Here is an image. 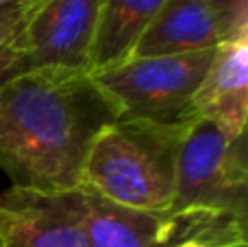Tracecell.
<instances>
[{
	"mask_svg": "<svg viewBox=\"0 0 248 247\" xmlns=\"http://www.w3.org/2000/svg\"><path fill=\"white\" fill-rule=\"evenodd\" d=\"M220 42L222 29L207 0H166L131 57L187 55L216 48Z\"/></svg>",
	"mask_w": 248,
	"mask_h": 247,
	"instance_id": "obj_9",
	"label": "cell"
},
{
	"mask_svg": "<svg viewBox=\"0 0 248 247\" xmlns=\"http://www.w3.org/2000/svg\"><path fill=\"white\" fill-rule=\"evenodd\" d=\"M196 116L229 136L246 134L248 123V35L220 42L194 99Z\"/></svg>",
	"mask_w": 248,
	"mask_h": 247,
	"instance_id": "obj_8",
	"label": "cell"
},
{
	"mask_svg": "<svg viewBox=\"0 0 248 247\" xmlns=\"http://www.w3.org/2000/svg\"><path fill=\"white\" fill-rule=\"evenodd\" d=\"M96 18L98 0H42L26 26L13 77L39 68L87 70Z\"/></svg>",
	"mask_w": 248,
	"mask_h": 247,
	"instance_id": "obj_7",
	"label": "cell"
},
{
	"mask_svg": "<svg viewBox=\"0 0 248 247\" xmlns=\"http://www.w3.org/2000/svg\"><path fill=\"white\" fill-rule=\"evenodd\" d=\"M92 247H246L248 217L205 208L135 210L78 186Z\"/></svg>",
	"mask_w": 248,
	"mask_h": 247,
	"instance_id": "obj_3",
	"label": "cell"
},
{
	"mask_svg": "<svg viewBox=\"0 0 248 247\" xmlns=\"http://www.w3.org/2000/svg\"><path fill=\"white\" fill-rule=\"evenodd\" d=\"M192 125L118 118L96 136L83 166L81 186L126 208H170L174 201L176 160Z\"/></svg>",
	"mask_w": 248,
	"mask_h": 247,
	"instance_id": "obj_2",
	"label": "cell"
},
{
	"mask_svg": "<svg viewBox=\"0 0 248 247\" xmlns=\"http://www.w3.org/2000/svg\"><path fill=\"white\" fill-rule=\"evenodd\" d=\"M122 118L94 74L39 68L0 83V171L39 193L81 186L96 136Z\"/></svg>",
	"mask_w": 248,
	"mask_h": 247,
	"instance_id": "obj_1",
	"label": "cell"
},
{
	"mask_svg": "<svg viewBox=\"0 0 248 247\" xmlns=\"http://www.w3.org/2000/svg\"><path fill=\"white\" fill-rule=\"evenodd\" d=\"M222 29V42L248 35V0H207Z\"/></svg>",
	"mask_w": 248,
	"mask_h": 247,
	"instance_id": "obj_12",
	"label": "cell"
},
{
	"mask_svg": "<svg viewBox=\"0 0 248 247\" xmlns=\"http://www.w3.org/2000/svg\"><path fill=\"white\" fill-rule=\"evenodd\" d=\"M0 247H92L81 188L0 195Z\"/></svg>",
	"mask_w": 248,
	"mask_h": 247,
	"instance_id": "obj_6",
	"label": "cell"
},
{
	"mask_svg": "<svg viewBox=\"0 0 248 247\" xmlns=\"http://www.w3.org/2000/svg\"><path fill=\"white\" fill-rule=\"evenodd\" d=\"M26 2V0H0V11H7L11 7H17V4Z\"/></svg>",
	"mask_w": 248,
	"mask_h": 247,
	"instance_id": "obj_13",
	"label": "cell"
},
{
	"mask_svg": "<svg viewBox=\"0 0 248 247\" xmlns=\"http://www.w3.org/2000/svg\"><path fill=\"white\" fill-rule=\"evenodd\" d=\"M163 2L166 0H98V18L87 66L90 74H98L126 61Z\"/></svg>",
	"mask_w": 248,
	"mask_h": 247,
	"instance_id": "obj_10",
	"label": "cell"
},
{
	"mask_svg": "<svg viewBox=\"0 0 248 247\" xmlns=\"http://www.w3.org/2000/svg\"><path fill=\"white\" fill-rule=\"evenodd\" d=\"M172 206L248 217L246 134L233 138L214 123L194 121L176 160Z\"/></svg>",
	"mask_w": 248,
	"mask_h": 247,
	"instance_id": "obj_5",
	"label": "cell"
},
{
	"mask_svg": "<svg viewBox=\"0 0 248 247\" xmlns=\"http://www.w3.org/2000/svg\"><path fill=\"white\" fill-rule=\"evenodd\" d=\"M214 55L216 48L187 55L131 57L94 79L116 101L122 118L192 125L198 121L194 99Z\"/></svg>",
	"mask_w": 248,
	"mask_h": 247,
	"instance_id": "obj_4",
	"label": "cell"
},
{
	"mask_svg": "<svg viewBox=\"0 0 248 247\" xmlns=\"http://www.w3.org/2000/svg\"><path fill=\"white\" fill-rule=\"evenodd\" d=\"M181 247H202V245H196V243H185V245H181Z\"/></svg>",
	"mask_w": 248,
	"mask_h": 247,
	"instance_id": "obj_14",
	"label": "cell"
},
{
	"mask_svg": "<svg viewBox=\"0 0 248 247\" xmlns=\"http://www.w3.org/2000/svg\"><path fill=\"white\" fill-rule=\"evenodd\" d=\"M42 0H26V2L0 11V83L13 77L16 66L24 51V33L31 18L39 9Z\"/></svg>",
	"mask_w": 248,
	"mask_h": 247,
	"instance_id": "obj_11",
	"label": "cell"
}]
</instances>
